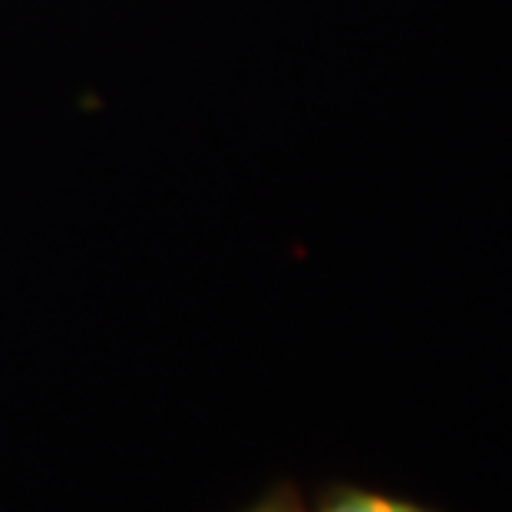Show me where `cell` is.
I'll return each instance as SVG.
<instances>
[{"label": "cell", "mask_w": 512, "mask_h": 512, "mask_svg": "<svg viewBox=\"0 0 512 512\" xmlns=\"http://www.w3.org/2000/svg\"><path fill=\"white\" fill-rule=\"evenodd\" d=\"M318 512H433L410 499L370 493V489H354V486H334L328 496L321 499Z\"/></svg>", "instance_id": "obj_1"}, {"label": "cell", "mask_w": 512, "mask_h": 512, "mask_svg": "<svg viewBox=\"0 0 512 512\" xmlns=\"http://www.w3.org/2000/svg\"><path fill=\"white\" fill-rule=\"evenodd\" d=\"M248 512H308V509H304L298 489H294V486H278V489H271V493L261 499V503H255Z\"/></svg>", "instance_id": "obj_2"}]
</instances>
